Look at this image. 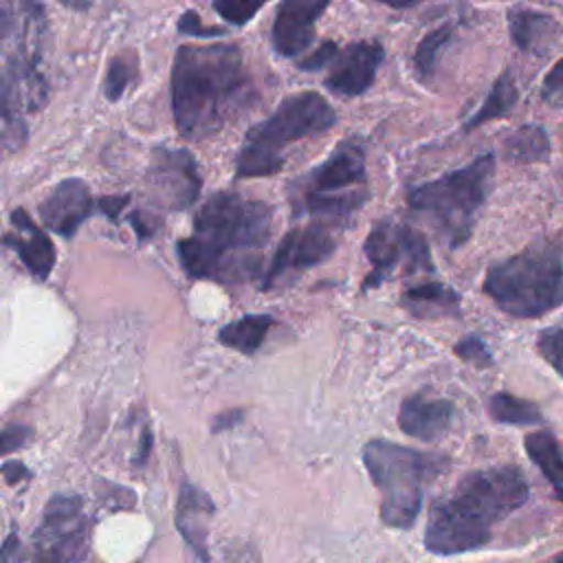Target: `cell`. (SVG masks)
<instances>
[{"label": "cell", "instance_id": "9", "mask_svg": "<svg viewBox=\"0 0 563 563\" xmlns=\"http://www.w3.org/2000/svg\"><path fill=\"white\" fill-rule=\"evenodd\" d=\"M363 253L367 255L372 271L363 279L361 290L376 288L394 275L433 273V260L424 235L394 220H378L365 238Z\"/></svg>", "mask_w": 563, "mask_h": 563}, {"label": "cell", "instance_id": "8", "mask_svg": "<svg viewBox=\"0 0 563 563\" xmlns=\"http://www.w3.org/2000/svg\"><path fill=\"white\" fill-rule=\"evenodd\" d=\"M365 147L356 136L343 139L323 163L297 178L290 187L295 213L339 222L367 200Z\"/></svg>", "mask_w": 563, "mask_h": 563}, {"label": "cell", "instance_id": "15", "mask_svg": "<svg viewBox=\"0 0 563 563\" xmlns=\"http://www.w3.org/2000/svg\"><path fill=\"white\" fill-rule=\"evenodd\" d=\"M330 0H282L271 29V42L282 57L301 55L312 37L314 24Z\"/></svg>", "mask_w": 563, "mask_h": 563}, {"label": "cell", "instance_id": "37", "mask_svg": "<svg viewBox=\"0 0 563 563\" xmlns=\"http://www.w3.org/2000/svg\"><path fill=\"white\" fill-rule=\"evenodd\" d=\"M0 471L9 484H20L24 477H29V471L22 462H7V464H2Z\"/></svg>", "mask_w": 563, "mask_h": 563}, {"label": "cell", "instance_id": "42", "mask_svg": "<svg viewBox=\"0 0 563 563\" xmlns=\"http://www.w3.org/2000/svg\"><path fill=\"white\" fill-rule=\"evenodd\" d=\"M64 7L68 9H75V11H86L90 7L92 0H59Z\"/></svg>", "mask_w": 563, "mask_h": 563}, {"label": "cell", "instance_id": "7", "mask_svg": "<svg viewBox=\"0 0 563 563\" xmlns=\"http://www.w3.org/2000/svg\"><path fill=\"white\" fill-rule=\"evenodd\" d=\"M493 176L495 156L482 154L460 169L411 187L407 205L431 222L446 249H457L471 238Z\"/></svg>", "mask_w": 563, "mask_h": 563}, {"label": "cell", "instance_id": "33", "mask_svg": "<svg viewBox=\"0 0 563 563\" xmlns=\"http://www.w3.org/2000/svg\"><path fill=\"white\" fill-rule=\"evenodd\" d=\"M336 51H339L336 42L325 40V42L319 44L317 51H312V53H308L303 59H299V62H297V68H301V70H321V68H325V64L332 62V57L336 55Z\"/></svg>", "mask_w": 563, "mask_h": 563}, {"label": "cell", "instance_id": "26", "mask_svg": "<svg viewBox=\"0 0 563 563\" xmlns=\"http://www.w3.org/2000/svg\"><path fill=\"white\" fill-rule=\"evenodd\" d=\"M488 413L495 422L515 427H534L543 422V416L534 402L512 396L508 391H495L488 398Z\"/></svg>", "mask_w": 563, "mask_h": 563}, {"label": "cell", "instance_id": "27", "mask_svg": "<svg viewBox=\"0 0 563 563\" xmlns=\"http://www.w3.org/2000/svg\"><path fill=\"white\" fill-rule=\"evenodd\" d=\"M453 29H455V26H453L451 22H442V24L433 26V29L418 42L411 62H413L416 75H418L422 81H427L429 77H433L435 66H438V59H440L444 46H446V44L451 42V37H453Z\"/></svg>", "mask_w": 563, "mask_h": 563}, {"label": "cell", "instance_id": "32", "mask_svg": "<svg viewBox=\"0 0 563 563\" xmlns=\"http://www.w3.org/2000/svg\"><path fill=\"white\" fill-rule=\"evenodd\" d=\"M178 31L185 35H196V37H216L224 35V29L218 26H207L202 24V18L196 11H185L178 20Z\"/></svg>", "mask_w": 563, "mask_h": 563}, {"label": "cell", "instance_id": "31", "mask_svg": "<svg viewBox=\"0 0 563 563\" xmlns=\"http://www.w3.org/2000/svg\"><path fill=\"white\" fill-rule=\"evenodd\" d=\"M453 352H455L462 361L473 363V365H477V367H488V365H493V354H490L488 345L484 343V339H479L477 334H466V336H462V339L455 343Z\"/></svg>", "mask_w": 563, "mask_h": 563}, {"label": "cell", "instance_id": "18", "mask_svg": "<svg viewBox=\"0 0 563 563\" xmlns=\"http://www.w3.org/2000/svg\"><path fill=\"white\" fill-rule=\"evenodd\" d=\"M11 222L18 229V235L2 238V244L11 246L35 277L46 279L55 264V246L51 238L33 224L24 209H15L11 213Z\"/></svg>", "mask_w": 563, "mask_h": 563}, {"label": "cell", "instance_id": "35", "mask_svg": "<svg viewBox=\"0 0 563 563\" xmlns=\"http://www.w3.org/2000/svg\"><path fill=\"white\" fill-rule=\"evenodd\" d=\"M559 95H563V57L543 77V97L552 101Z\"/></svg>", "mask_w": 563, "mask_h": 563}, {"label": "cell", "instance_id": "40", "mask_svg": "<svg viewBox=\"0 0 563 563\" xmlns=\"http://www.w3.org/2000/svg\"><path fill=\"white\" fill-rule=\"evenodd\" d=\"M130 220H132V224H134L139 238H147V235H152L154 229H156V220H154V218H145L143 213H132Z\"/></svg>", "mask_w": 563, "mask_h": 563}, {"label": "cell", "instance_id": "44", "mask_svg": "<svg viewBox=\"0 0 563 563\" xmlns=\"http://www.w3.org/2000/svg\"><path fill=\"white\" fill-rule=\"evenodd\" d=\"M554 563H563V552H561V554L554 559Z\"/></svg>", "mask_w": 563, "mask_h": 563}, {"label": "cell", "instance_id": "39", "mask_svg": "<svg viewBox=\"0 0 563 563\" xmlns=\"http://www.w3.org/2000/svg\"><path fill=\"white\" fill-rule=\"evenodd\" d=\"M18 554H20V541L15 534H11L0 548V563H15Z\"/></svg>", "mask_w": 563, "mask_h": 563}, {"label": "cell", "instance_id": "22", "mask_svg": "<svg viewBox=\"0 0 563 563\" xmlns=\"http://www.w3.org/2000/svg\"><path fill=\"white\" fill-rule=\"evenodd\" d=\"M528 457L539 466L543 477L563 501V449L552 431H532L523 438Z\"/></svg>", "mask_w": 563, "mask_h": 563}, {"label": "cell", "instance_id": "41", "mask_svg": "<svg viewBox=\"0 0 563 563\" xmlns=\"http://www.w3.org/2000/svg\"><path fill=\"white\" fill-rule=\"evenodd\" d=\"M11 29H13V22H11V18H9V13L4 11L2 0H0V40H4V37L11 33Z\"/></svg>", "mask_w": 563, "mask_h": 563}, {"label": "cell", "instance_id": "43", "mask_svg": "<svg viewBox=\"0 0 563 563\" xmlns=\"http://www.w3.org/2000/svg\"><path fill=\"white\" fill-rule=\"evenodd\" d=\"M376 2L389 4V7H394V9H405V7H411V4H416V2H420V0H376Z\"/></svg>", "mask_w": 563, "mask_h": 563}, {"label": "cell", "instance_id": "20", "mask_svg": "<svg viewBox=\"0 0 563 563\" xmlns=\"http://www.w3.org/2000/svg\"><path fill=\"white\" fill-rule=\"evenodd\" d=\"M508 31L515 46L523 53H543L561 35V26L550 13L528 7H512L508 11Z\"/></svg>", "mask_w": 563, "mask_h": 563}, {"label": "cell", "instance_id": "5", "mask_svg": "<svg viewBox=\"0 0 563 563\" xmlns=\"http://www.w3.org/2000/svg\"><path fill=\"white\" fill-rule=\"evenodd\" d=\"M336 112L321 92L299 90L255 123L235 156V178H266L284 167V152L290 143L319 136L334 128Z\"/></svg>", "mask_w": 563, "mask_h": 563}, {"label": "cell", "instance_id": "28", "mask_svg": "<svg viewBox=\"0 0 563 563\" xmlns=\"http://www.w3.org/2000/svg\"><path fill=\"white\" fill-rule=\"evenodd\" d=\"M139 75V57L134 51H121L108 62V70L103 77V95L110 101H117L123 97V92L130 88V84Z\"/></svg>", "mask_w": 563, "mask_h": 563}, {"label": "cell", "instance_id": "6", "mask_svg": "<svg viewBox=\"0 0 563 563\" xmlns=\"http://www.w3.org/2000/svg\"><path fill=\"white\" fill-rule=\"evenodd\" d=\"M363 462L380 493L383 523L398 530L416 523L424 486L449 466V457L442 453L418 451L389 440H369L363 449Z\"/></svg>", "mask_w": 563, "mask_h": 563}, {"label": "cell", "instance_id": "3", "mask_svg": "<svg viewBox=\"0 0 563 563\" xmlns=\"http://www.w3.org/2000/svg\"><path fill=\"white\" fill-rule=\"evenodd\" d=\"M528 495V482L512 464L466 473L453 493L433 501L424 528V548L438 556L484 548L490 541L493 526L519 510Z\"/></svg>", "mask_w": 563, "mask_h": 563}, {"label": "cell", "instance_id": "12", "mask_svg": "<svg viewBox=\"0 0 563 563\" xmlns=\"http://www.w3.org/2000/svg\"><path fill=\"white\" fill-rule=\"evenodd\" d=\"M332 227L334 222L314 218L308 224L290 229L273 253L271 266L264 273L262 288L271 290L282 279L301 275L306 268L325 262L336 249V235Z\"/></svg>", "mask_w": 563, "mask_h": 563}, {"label": "cell", "instance_id": "36", "mask_svg": "<svg viewBox=\"0 0 563 563\" xmlns=\"http://www.w3.org/2000/svg\"><path fill=\"white\" fill-rule=\"evenodd\" d=\"M128 198L125 196H106L99 200V209L110 218V220H117L119 211L125 207Z\"/></svg>", "mask_w": 563, "mask_h": 563}, {"label": "cell", "instance_id": "29", "mask_svg": "<svg viewBox=\"0 0 563 563\" xmlns=\"http://www.w3.org/2000/svg\"><path fill=\"white\" fill-rule=\"evenodd\" d=\"M266 2L268 0H213V9L229 24L242 26L251 22Z\"/></svg>", "mask_w": 563, "mask_h": 563}, {"label": "cell", "instance_id": "13", "mask_svg": "<svg viewBox=\"0 0 563 563\" xmlns=\"http://www.w3.org/2000/svg\"><path fill=\"white\" fill-rule=\"evenodd\" d=\"M147 183L154 200L176 211L194 205L202 185L194 156L187 150L169 147L152 152Z\"/></svg>", "mask_w": 563, "mask_h": 563}, {"label": "cell", "instance_id": "30", "mask_svg": "<svg viewBox=\"0 0 563 563\" xmlns=\"http://www.w3.org/2000/svg\"><path fill=\"white\" fill-rule=\"evenodd\" d=\"M537 352L541 358L563 376V330L545 328L537 336Z\"/></svg>", "mask_w": 563, "mask_h": 563}, {"label": "cell", "instance_id": "25", "mask_svg": "<svg viewBox=\"0 0 563 563\" xmlns=\"http://www.w3.org/2000/svg\"><path fill=\"white\" fill-rule=\"evenodd\" d=\"M504 156L512 163H539L548 161L550 156V139L548 132L537 125L528 123L515 130L504 141Z\"/></svg>", "mask_w": 563, "mask_h": 563}, {"label": "cell", "instance_id": "19", "mask_svg": "<svg viewBox=\"0 0 563 563\" xmlns=\"http://www.w3.org/2000/svg\"><path fill=\"white\" fill-rule=\"evenodd\" d=\"M213 501L205 490L198 486L185 482L178 497V510H176V528L187 539V543L194 548V552L200 556L202 563L209 561L207 556V532H209V519L213 515Z\"/></svg>", "mask_w": 563, "mask_h": 563}, {"label": "cell", "instance_id": "14", "mask_svg": "<svg viewBox=\"0 0 563 563\" xmlns=\"http://www.w3.org/2000/svg\"><path fill=\"white\" fill-rule=\"evenodd\" d=\"M383 57L385 53L378 40L352 42L332 57L323 86L341 97L363 95L374 84Z\"/></svg>", "mask_w": 563, "mask_h": 563}, {"label": "cell", "instance_id": "11", "mask_svg": "<svg viewBox=\"0 0 563 563\" xmlns=\"http://www.w3.org/2000/svg\"><path fill=\"white\" fill-rule=\"evenodd\" d=\"M35 563H81L88 550V523L75 495H55L33 534Z\"/></svg>", "mask_w": 563, "mask_h": 563}, {"label": "cell", "instance_id": "17", "mask_svg": "<svg viewBox=\"0 0 563 563\" xmlns=\"http://www.w3.org/2000/svg\"><path fill=\"white\" fill-rule=\"evenodd\" d=\"M455 405L446 398H429L424 394H411L400 402L398 427L402 433L422 440H440L453 424Z\"/></svg>", "mask_w": 563, "mask_h": 563}, {"label": "cell", "instance_id": "1", "mask_svg": "<svg viewBox=\"0 0 563 563\" xmlns=\"http://www.w3.org/2000/svg\"><path fill=\"white\" fill-rule=\"evenodd\" d=\"M273 227L271 205L233 191L209 196L194 218V235L176 244L194 279L246 282L260 273V251Z\"/></svg>", "mask_w": 563, "mask_h": 563}, {"label": "cell", "instance_id": "38", "mask_svg": "<svg viewBox=\"0 0 563 563\" xmlns=\"http://www.w3.org/2000/svg\"><path fill=\"white\" fill-rule=\"evenodd\" d=\"M240 420H242V411H240V409H233V411H224V413L216 416V420H213L211 429H213V431H227V429L235 427Z\"/></svg>", "mask_w": 563, "mask_h": 563}, {"label": "cell", "instance_id": "10", "mask_svg": "<svg viewBox=\"0 0 563 563\" xmlns=\"http://www.w3.org/2000/svg\"><path fill=\"white\" fill-rule=\"evenodd\" d=\"M46 81L26 55L0 66V152H13L26 139L24 112L46 99Z\"/></svg>", "mask_w": 563, "mask_h": 563}, {"label": "cell", "instance_id": "2", "mask_svg": "<svg viewBox=\"0 0 563 563\" xmlns=\"http://www.w3.org/2000/svg\"><path fill=\"white\" fill-rule=\"evenodd\" d=\"M253 97L238 44H183L172 68V112L187 141L213 136Z\"/></svg>", "mask_w": 563, "mask_h": 563}, {"label": "cell", "instance_id": "21", "mask_svg": "<svg viewBox=\"0 0 563 563\" xmlns=\"http://www.w3.org/2000/svg\"><path fill=\"white\" fill-rule=\"evenodd\" d=\"M460 303V295L442 282H422L400 295V306L416 319L457 317Z\"/></svg>", "mask_w": 563, "mask_h": 563}, {"label": "cell", "instance_id": "23", "mask_svg": "<svg viewBox=\"0 0 563 563\" xmlns=\"http://www.w3.org/2000/svg\"><path fill=\"white\" fill-rule=\"evenodd\" d=\"M273 323L275 321L271 314H244L222 325L218 332V341L242 354H255L262 347Z\"/></svg>", "mask_w": 563, "mask_h": 563}, {"label": "cell", "instance_id": "34", "mask_svg": "<svg viewBox=\"0 0 563 563\" xmlns=\"http://www.w3.org/2000/svg\"><path fill=\"white\" fill-rule=\"evenodd\" d=\"M31 440V429L29 427H7L0 431V455H7L20 446H24Z\"/></svg>", "mask_w": 563, "mask_h": 563}, {"label": "cell", "instance_id": "4", "mask_svg": "<svg viewBox=\"0 0 563 563\" xmlns=\"http://www.w3.org/2000/svg\"><path fill=\"white\" fill-rule=\"evenodd\" d=\"M493 303L517 319H539L563 306V246L534 240L493 264L482 284Z\"/></svg>", "mask_w": 563, "mask_h": 563}, {"label": "cell", "instance_id": "16", "mask_svg": "<svg viewBox=\"0 0 563 563\" xmlns=\"http://www.w3.org/2000/svg\"><path fill=\"white\" fill-rule=\"evenodd\" d=\"M92 211V196L81 178L62 180L40 205V218L46 229L62 238H73Z\"/></svg>", "mask_w": 563, "mask_h": 563}, {"label": "cell", "instance_id": "24", "mask_svg": "<svg viewBox=\"0 0 563 563\" xmlns=\"http://www.w3.org/2000/svg\"><path fill=\"white\" fill-rule=\"evenodd\" d=\"M517 99H519L517 84H515L512 75H510L508 70H504V73L495 79V84L490 86V90H488V95L484 97L479 110L464 123V130L471 132V130H475V128H479V125H484V123H488V121H493V119L506 117V114L515 108Z\"/></svg>", "mask_w": 563, "mask_h": 563}]
</instances>
